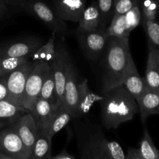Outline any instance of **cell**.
I'll use <instances>...</instances> for the list:
<instances>
[{"instance_id":"obj_18","label":"cell","mask_w":159,"mask_h":159,"mask_svg":"<svg viewBox=\"0 0 159 159\" xmlns=\"http://www.w3.org/2000/svg\"><path fill=\"white\" fill-rule=\"evenodd\" d=\"M51 140L48 130L39 129L30 159H51Z\"/></svg>"},{"instance_id":"obj_25","label":"cell","mask_w":159,"mask_h":159,"mask_svg":"<svg viewBox=\"0 0 159 159\" xmlns=\"http://www.w3.org/2000/svg\"><path fill=\"white\" fill-rule=\"evenodd\" d=\"M107 31L110 37H129L130 33L127 28L124 14L113 15Z\"/></svg>"},{"instance_id":"obj_7","label":"cell","mask_w":159,"mask_h":159,"mask_svg":"<svg viewBox=\"0 0 159 159\" xmlns=\"http://www.w3.org/2000/svg\"><path fill=\"white\" fill-rule=\"evenodd\" d=\"M76 37L85 57L92 61H96L102 57L110 36L107 29H98L93 31L77 30Z\"/></svg>"},{"instance_id":"obj_3","label":"cell","mask_w":159,"mask_h":159,"mask_svg":"<svg viewBox=\"0 0 159 159\" xmlns=\"http://www.w3.org/2000/svg\"><path fill=\"white\" fill-rule=\"evenodd\" d=\"M101 96V120L107 130L116 129L131 120L139 111L135 98L123 85L102 92Z\"/></svg>"},{"instance_id":"obj_12","label":"cell","mask_w":159,"mask_h":159,"mask_svg":"<svg viewBox=\"0 0 159 159\" xmlns=\"http://www.w3.org/2000/svg\"><path fill=\"white\" fill-rule=\"evenodd\" d=\"M87 0H48V5L65 21L78 23Z\"/></svg>"},{"instance_id":"obj_8","label":"cell","mask_w":159,"mask_h":159,"mask_svg":"<svg viewBox=\"0 0 159 159\" xmlns=\"http://www.w3.org/2000/svg\"><path fill=\"white\" fill-rule=\"evenodd\" d=\"M86 84H88L87 79L82 78L79 75L73 62L70 67L66 83H65L64 100L62 104L70 112L72 118L75 117L76 110H77L79 99L83 91L84 87Z\"/></svg>"},{"instance_id":"obj_20","label":"cell","mask_w":159,"mask_h":159,"mask_svg":"<svg viewBox=\"0 0 159 159\" xmlns=\"http://www.w3.org/2000/svg\"><path fill=\"white\" fill-rule=\"evenodd\" d=\"M144 80L146 85L148 88L159 92V71L157 66L155 52L152 48H148V56Z\"/></svg>"},{"instance_id":"obj_28","label":"cell","mask_w":159,"mask_h":159,"mask_svg":"<svg viewBox=\"0 0 159 159\" xmlns=\"http://www.w3.org/2000/svg\"><path fill=\"white\" fill-rule=\"evenodd\" d=\"M28 61L29 57H0V77L9 74Z\"/></svg>"},{"instance_id":"obj_33","label":"cell","mask_w":159,"mask_h":159,"mask_svg":"<svg viewBox=\"0 0 159 159\" xmlns=\"http://www.w3.org/2000/svg\"><path fill=\"white\" fill-rule=\"evenodd\" d=\"M125 159H142L138 148H136L129 147L127 148V154H125Z\"/></svg>"},{"instance_id":"obj_27","label":"cell","mask_w":159,"mask_h":159,"mask_svg":"<svg viewBox=\"0 0 159 159\" xmlns=\"http://www.w3.org/2000/svg\"><path fill=\"white\" fill-rule=\"evenodd\" d=\"M114 0H97L98 9L100 16V29H107L113 16Z\"/></svg>"},{"instance_id":"obj_34","label":"cell","mask_w":159,"mask_h":159,"mask_svg":"<svg viewBox=\"0 0 159 159\" xmlns=\"http://www.w3.org/2000/svg\"><path fill=\"white\" fill-rule=\"evenodd\" d=\"M76 157L72 154L69 153L66 148L63 149L61 152H59L57 155L51 157V159H75Z\"/></svg>"},{"instance_id":"obj_21","label":"cell","mask_w":159,"mask_h":159,"mask_svg":"<svg viewBox=\"0 0 159 159\" xmlns=\"http://www.w3.org/2000/svg\"><path fill=\"white\" fill-rule=\"evenodd\" d=\"M39 98L48 100L51 102L56 109H58L61 107V103L58 100L57 94V89H56L55 80H54V74L52 70H50V72L43 82L42 85L41 90H40ZM38 98V99H39Z\"/></svg>"},{"instance_id":"obj_9","label":"cell","mask_w":159,"mask_h":159,"mask_svg":"<svg viewBox=\"0 0 159 159\" xmlns=\"http://www.w3.org/2000/svg\"><path fill=\"white\" fill-rule=\"evenodd\" d=\"M33 65L34 62L30 60L8 75L7 85L9 102L17 107L23 108V98L25 85Z\"/></svg>"},{"instance_id":"obj_35","label":"cell","mask_w":159,"mask_h":159,"mask_svg":"<svg viewBox=\"0 0 159 159\" xmlns=\"http://www.w3.org/2000/svg\"><path fill=\"white\" fill-rule=\"evenodd\" d=\"M3 1H4V2L7 5V6L9 8H21L26 0H3Z\"/></svg>"},{"instance_id":"obj_23","label":"cell","mask_w":159,"mask_h":159,"mask_svg":"<svg viewBox=\"0 0 159 159\" xmlns=\"http://www.w3.org/2000/svg\"><path fill=\"white\" fill-rule=\"evenodd\" d=\"M71 118H72L71 114L67 110L66 107L64 105L61 106L55 112L50 124L48 131L51 138L57 134L62 129L65 128L70 122Z\"/></svg>"},{"instance_id":"obj_22","label":"cell","mask_w":159,"mask_h":159,"mask_svg":"<svg viewBox=\"0 0 159 159\" xmlns=\"http://www.w3.org/2000/svg\"><path fill=\"white\" fill-rule=\"evenodd\" d=\"M52 36L46 43L42 44L38 49L31 54L30 60L34 62H48L51 63L55 55L56 40Z\"/></svg>"},{"instance_id":"obj_15","label":"cell","mask_w":159,"mask_h":159,"mask_svg":"<svg viewBox=\"0 0 159 159\" xmlns=\"http://www.w3.org/2000/svg\"><path fill=\"white\" fill-rule=\"evenodd\" d=\"M121 85H123L132 95V96L135 98V99L138 98L145 89L146 83L144 78L140 75L134 60L130 63L124 75Z\"/></svg>"},{"instance_id":"obj_37","label":"cell","mask_w":159,"mask_h":159,"mask_svg":"<svg viewBox=\"0 0 159 159\" xmlns=\"http://www.w3.org/2000/svg\"><path fill=\"white\" fill-rule=\"evenodd\" d=\"M152 49L154 50V52H155V59H156L157 66H158V71H159V50L155 49V48H152Z\"/></svg>"},{"instance_id":"obj_10","label":"cell","mask_w":159,"mask_h":159,"mask_svg":"<svg viewBox=\"0 0 159 159\" xmlns=\"http://www.w3.org/2000/svg\"><path fill=\"white\" fill-rule=\"evenodd\" d=\"M0 152L12 159H30L23 141L11 126L0 130Z\"/></svg>"},{"instance_id":"obj_31","label":"cell","mask_w":159,"mask_h":159,"mask_svg":"<svg viewBox=\"0 0 159 159\" xmlns=\"http://www.w3.org/2000/svg\"><path fill=\"white\" fill-rule=\"evenodd\" d=\"M139 3L140 0H114L113 15L124 14Z\"/></svg>"},{"instance_id":"obj_6","label":"cell","mask_w":159,"mask_h":159,"mask_svg":"<svg viewBox=\"0 0 159 159\" xmlns=\"http://www.w3.org/2000/svg\"><path fill=\"white\" fill-rule=\"evenodd\" d=\"M72 64V58L68 48L64 43V40H60L56 41L55 55L52 61L50 63V65L54 74L57 98L61 105L63 104L65 83L70 67Z\"/></svg>"},{"instance_id":"obj_36","label":"cell","mask_w":159,"mask_h":159,"mask_svg":"<svg viewBox=\"0 0 159 159\" xmlns=\"http://www.w3.org/2000/svg\"><path fill=\"white\" fill-rule=\"evenodd\" d=\"M9 10V8L4 2V1L3 0H0V20L4 19L7 16Z\"/></svg>"},{"instance_id":"obj_16","label":"cell","mask_w":159,"mask_h":159,"mask_svg":"<svg viewBox=\"0 0 159 159\" xmlns=\"http://www.w3.org/2000/svg\"><path fill=\"white\" fill-rule=\"evenodd\" d=\"M57 109L48 100L39 98L36 102L34 108L30 113L34 116L37 127L43 130H49L51 121Z\"/></svg>"},{"instance_id":"obj_14","label":"cell","mask_w":159,"mask_h":159,"mask_svg":"<svg viewBox=\"0 0 159 159\" xmlns=\"http://www.w3.org/2000/svg\"><path fill=\"white\" fill-rule=\"evenodd\" d=\"M136 101L143 123L150 116L159 114V92L155 91L146 85Z\"/></svg>"},{"instance_id":"obj_26","label":"cell","mask_w":159,"mask_h":159,"mask_svg":"<svg viewBox=\"0 0 159 159\" xmlns=\"http://www.w3.org/2000/svg\"><path fill=\"white\" fill-rule=\"evenodd\" d=\"M148 41V48L159 50V21L155 20H141Z\"/></svg>"},{"instance_id":"obj_24","label":"cell","mask_w":159,"mask_h":159,"mask_svg":"<svg viewBox=\"0 0 159 159\" xmlns=\"http://www.w3.org/2000/svg\"><path fill=\"white\" fill-rule=\"evenodd\" d=\"M138 149L142 159H159V150L155 147L146 127H144L143 138L140 141Z\"/></svg>"},{"instance_id":"obj_38","label":"cell","mask_w":159,"mask_h":159,"mask_svg":"<svg viewBox=\"0 0 159 159\" xmlns=\"http://www.w3.org/2000/svg\"><path fill=\"white\" fill-rule=\"evenodd\" d=\"M0 159H12V158H11L9 155H6V154L0 152Z\"/></svg>"},{"instance_id":"obj_11","label":"cell","mask_w":159,"mask_h":159,"mask_svg":"<svg viewBox=\"0 0 159 159\" xmlns=\"http://www.w3.org/2000/svg\"><path fill=\"white\" fill-rule=\"evenodd\" d=\"M10 126L22 140L30 156L38 131L37 123L32 113L30 112L23 113Z\"/></svg>"},{"instance_id":"obj_2","label":"cell","mask_w":159,"mask_h":159,"mask_svg":"<svg viewBox=\"0 0 159 159\" xmlns=\"http://www.w3.org/2000/svg\"><path fill=\"white\" fill-rule=\"evenodd\" d=\"M100 60L102 92L121 85L130 63L134 60L129 37H109Z\"/></svg>"},{"instance_id":"obj_5","label":"cell","mask_w":159,"mask_h":159,"mask_svg":"<svg viewBox=\"0 0 159 159\" xmlns=\"http://www.w3.org/2000/svg\"><path fill=\"white\" fill-rule=\"evenodd\" d=\"M50 70L51 65L48 62H34L26 79L23 98V107L28 112L34 110L42 85L49 74Z\"/></svg>"},{"instance_id":"obj_30","label":"cell","mask_w":159,"mask_h":159,"mask_svg":"<svg viewBox=\"0 0 159 159\" xmlns=\"http://www.w3.org/2000/svg\"><path fill=\"white\" fill-rule=\"evenodd\" d=\"M126 25L130 33L136 29L141 22V11L140 3L134 6L132 9L124 13Z\"/></svg>"},{"instance_id":"obj_1","label":"cell","mask_w":159,"mask_h":159,"mask_svg":"<svg viewBox=\"0 0 159 159\" xmlns=\"http://www.w3.org/2000/svg\"><path fill=\"white\" fill-rule=\"evenodd\" d=\"M73 127L82 159H125V153L119 143L109 140L97 124L75 117Z\"/></svg>"},{"instance_id":"obj_32","label":"cell","mask_w":159,"mask_h":159,"mask_svg":"<svg viewBox=\"0 0 159 159\" xmlns=\"http://www.w3.org/2000/svg\"><path fill=\"white\" fill-rule=\"evenodd\" d=\"M8 75L9 74L0 77V101L9 102V94L7 85Z\"/></svg>"},{"instance_id":"obj_17","label":"cell","mask_w":159,"mask_h":159,"mask_svg":"<svg viewBox=\"0 0 159 159\" xmlns=\"http://www.w3.org/2000/svg\"><path fill=\"white\" fill-rule=\"evenodd\" d=\"M77 30L93 31L100 29V16L96 1L85 6L79 19Z\"/></svg>"},{"instance_id":"obj_13","label":"cell","mask_w":159,"mask_h":159,"mask_svg":"<svg viewBox=\"0 0 159 159\" xmlns=\"http://www.w3.org/2000/svg\"><path fill=\"white\" fill-rule=\"evenodd\" d=\"M43 41L38 38L11 42L0 46V57H29L37 51Z\"/></svg>"},{"instance_id":"obj_29","label":"cell","mask_w":159,"mask_h":159,"mask_svg":"<svg viewBox=\"0 0 159 159\" xmlns=\"http://www.w3.org/2000/svg\"><path fill=\"white\" fill-rule=\"evenodd\" d=\"M141 20H158L159 0H140Z\"/></svg>"},{"instance_id":"obj_19","label":"cell","mask_w":159,"mask_h":159,"mask_svg":"<svg viewBox=\"0 0 159 159\" xmlns=\"http://www.w3.org/2000/svg\"><path fill=\"white\" fill-rule=\"evenodd\" d=\"M26 112H28L26 109L17 107L12 102L0 101V130L10 126Z\"/></svg>"},{"instance_id":"obj_4","label":"cell","mask_w":159,"mask_h":159,"mask_svg":"<svg viewBox=\"0 0 159 159\" xmlns=\"http://www.w3.org/2000/svg\"><path fill=\"white\" fill-rule=\"evenodd\" d=\"M21 9L45 25L52 35L64 40L69 35V28L66 21L43 0H26Z\"/></svg>"}]
</instances>
